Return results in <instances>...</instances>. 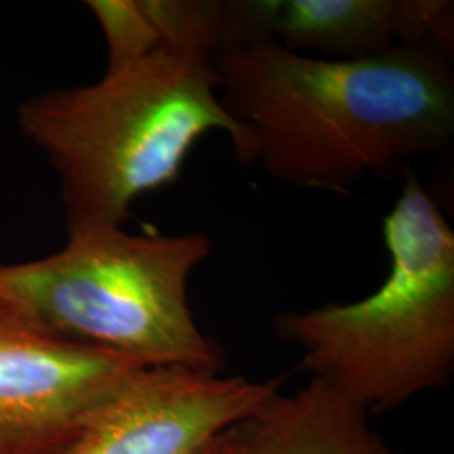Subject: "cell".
<instances>
[{"label":"cell","instance_id":"obj_1","mask_svg":"<svg viewBox=\"0 0 454 454\" xmlns=\"http://www.w3.org/2000/svg\"><path fill=\"white\" fill-rule=\"evenodd\" d=\"M212 65L238 160L285 184L348 192L453 140V54L431 44L335 61L266 43Z\"/></svg>","mask_w":454,"mask_h":454},{"label":"cell","instance_id":"obj_2","mask_svg":"<svg viewBox=\"0 0 454 454\" xmlns=\"http://www.w3.org/2000/svg\"><path fill=\"white\" fill-rule=\"evenodd\" d=\"M212 56L160 48L99 82L56 88L17 108L22 133L59 176L66 227L123 226L131 204L174 185L197 142L241 133L217 91Z\"/></svg>","mask_w":454,"mask_h":454},{"label":"cell","instance_id":"obj_3","mask_svg":"<svg viewBox=\"0 0 454 454\" xmlns=\"http://www.w3.org/2000/svg\"><path fill=\"white\" fill-rule=\"evenodd\" d=\"M382 238L389 273L375 292L275 320L311 379L371 416L446 387L454 372V232L416 176L384 217Z\"/></svg>","mask_w":454,"mask_h":454},{"label":"cell","instance_id":"obj_4","mask_svg":"<svg viewBox=\"0 0 454 454\" xmlns=\"http://www.w3.org/2000/svg\"><path fill=\"white\" fill-rule=\"evenodd\" d=\"M204 232L67 229L46 258L0 262V301L49 335L142 367L221 372L224 356L195 322L189 281L209 258Z\"/></svg>","mask_w":454,"mask_h":454},{"label":"cell","instance_id":"obj_5","mask_svg":"<svg viewBox=\"0 0 454 454\" xmlns=\"http://www.w3.org/2000/svg\"><path fill=\"white\" fill-rule=\"evenodd\" d=\"M145 369L61 340L0 301V454H66L116 390Z\"/></svg>","mask_w":454,"mask_h":454},{"label":"cell","instance_id":"obj_6","mask_svg":"<svg viewBox=\"0 0 454 454\" xmlns=\"http://www.w3.org/2000/svg\"><path fill=\"white\" fill-rule=\"evenodd\" d=\"M278 390L281 379L140 369L99 407L66 454H199Z\"/></svg>","mask_w":454,"mask_h":454},{"label":"cell","instance_id":"obj_7","mask_svg":"<svg viewBox=\"0 0 454 454\" xmlns=\"http://www.w3.org/2000/svg\"><path fill=\"white\" fill-rule=\"evenodd\" d=\"M273 43L288 51L356 61L404 46L453 54L451 0H262Z\"/></svg>","mask_w":454,"mask_h":454},{"label":"cell","instance_id":"obj_8","mask_svg":"<svg viewBox=\"0 0 454 454\" xmlns=\"http://www.w3.org/2000/svg\"><path fill=\"white\" fill-rule=\"evenodd\" d=\"M241 454H397L371 414L324 380L281 394L229 429Z\"/></svg>","mask_w":454,"mask_h":454},{"label":"cell","instance_id":"obj_9","mask_svg":"<svg viewBox=\"0 0 454 454\" xmlns=\"http://www.w3.org/2000/svg\"><path fill=\"white\" fill-rule=\"evenodd\" d=\"M106 44V71L112 73L162 48L160 35L148 16L145 0H88Z\"/></svg>","mask_w":454,"mask_h":454},{"label":"cell","instance_id":"obj_10","mask_svg":"<svg viewBox=\"0 0 454 454\" xmlns=\"http://www.w3.org/2000/svg\"><path fill=\"white\" fill-rule=\"evenodd\" d=\"M199 454H241V451L236 446L234 439H232L229 429H227L223 434H219V436L212 439L211 442Z\"/></svg>","mask_w":454,"mask_h":454}]
</instances>
